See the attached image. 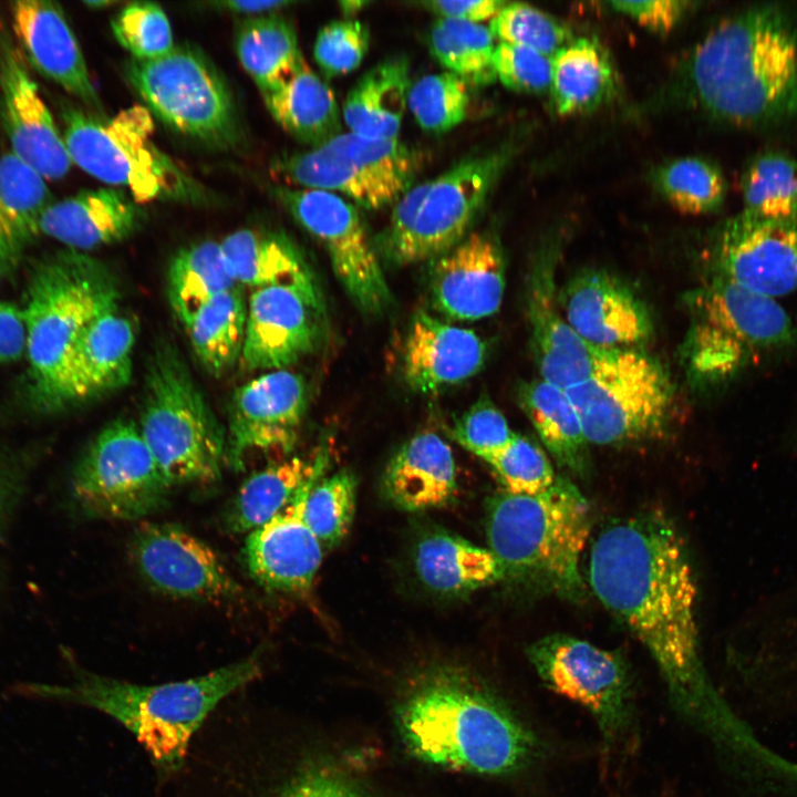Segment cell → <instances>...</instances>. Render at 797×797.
Returning a JSON list of instances; mask_svg holds the SVG:
<instances>
[{"label": "cell", "instance_id": "obj_12", "mask_svg": "<svg viewBox=\"0 0 797 797\" xmlns=\"http://www.w3.org/2000/svg\"><path fill=\"white\" fill-rule=\"evenodd\" d=\"M566 393L588 443L601 446L663 436L674 402L664 368L635 349L612 350L589 379Z\"/></svg>", "mask_w": 797, "mask_h": 797}, {"label": "cell", "instance_id": "obj_42", "mask_svg": "<svg viewBox=\"0 0 797 797\" xmlns=\"http://www.w3.org/2000/svg\"><path fill=\"white\" fill-rule=\"evenodd\" d=\"M427 42L434 58L468 86H483L496 80V44L489 28L438 18L431 25Z\"/></svg>", "mask_w": 797, "mask_h": 797}, {"label": "cell", "instance_id": "obj_37", "mask_svg": "<svg viewBox=\"0 0 797 797\" xmlns=\"http://www.w3.org/2000/svg\"><path fill=\"white\" fill-rule=\"evenodd\" d=\"M328 462L321 452L312 462L291 457L251 474L240 486L226 515L231 532H250L279 514L298 489Z\"/></svg>", "mask_w": 797, "mask_h": 797}, {"label": "cell", "instance_id": "obj_49", "mask_svg": "<svg viewBox=\"0 0 797 797\" xmlns=\"http://www.w3.org/2000/svg\"><path fill=\"white\" fill-rule=\"evenodd\" d=\"M486 463L497 474L505 490L511 494H539L552 486L558 477L544 451L517 434Z\"/></svg>", "mask_w": 797, "mask_h": 797}, {"label": "cell", "instance_id": "obj_38", "mask_svg": "<svg viewBox=\"0 0 797 797\" xmlns=\"http://www.w3.org/2000/svg\"><path fill=\"white\" fill-rule=\"evenodd\" d=\"M235 46L260 93L289 79L306 61L291 21L276 13L245 19L237 29Z\"/></svg>", "mask_w": 797, "mask_h": 797}, {"label": "cell", "instance_id": "obj_61", "mask_svg": "<svg viewBox=\"0 0 797 797\" xmlns=\"http://www.w3.org/2000/svg\"><path fill=\"white\" fill-rule=\"evenodd\" d=\"M1 272H2V270L0 269V275H1Z\"/></svg>", "mask_w": 797, "mask_h": 797}, {"label": "cell", "instance_id": "obj_10", "mask_svg": "<svg viewBox=\"0 0 797 797\" xmlns=\"http://www.w3.org/2000/svg\"><path fill=\"white\" fill-rule=\"evenodd\" d=\"M505 154L468 155L433 179L408 188L395 203L381 239L396 265L435 260L467 235L505 163Z\"/></svg>", "mask_w": 797, "mask_h": 797}, {"label": "cell", "instance_id": "obj_60", "mask_svg": "<svg viewBox=\"0 0 797 797\" xmlns=\"http://www.w3.org/2000/svg\"><path fill=\"white\" fill-rule=\"evenodd\" d=\"M117 2L111 1V0H96V1H84L83 4L86 6L89 9H104L105 7H110L113 4H116Z\"/></svg>", "mask_w": 797, "mask_h": 797}, {"label": "cell", "instance_id": "obj_56", "mask_svg": "<svg viewBox=\"0 0 797 797\" xmlns=\"http://www.w3.org/2000/svg\"><path fill=\"white\" fill-rule=\"evenodd\" d=\"M282 797H358L340 777L327 772L310 773L299 779Z\"/></svg>", "mask_w": 797, "mask_h": 797}, {"label": "cell", "instance_id": "obj_31", "mask_svg": "<svg viewBox=\"0 0 797 797\" xmlns=\"http://www.w3.org/2000/svg\"><path fill=\"white\" fill-rule=\"evenodd\" d=\"M411 84L404 55L390 58L365 72L343 104L342 118L349 132L370 138H398Z\"/></svg>", "mask_w": 797, "mask_h": 797}, {"label": "cell", "instance_id": "obj_46", "mask_svg": "<svg viewBox=\"0 0 797 797\" xmlns=\"http://www.w3.org/2000/svg\"><path fill=\"white\" fill-rule=\"evenodd\" d=\"M356 479L349 469H341L319 479L311 488L304 518L323 547H332L348 534L355 509Z\"/></svg>", "mask_w": 797, "mask_h": 797}, {"label": "cell", "instance_id": "obj_25", "mask_svg": "<svg viewBox=\"0 0 797 797\" xmlns=\"http://www.w3.org/2000/svg\"><path fill=\"white\" fill-rule=\"evenodd\" d=\"M555 282V263L541 258L527 286L530 346L540 379L567 390L589 379L612 350L581 339L562 315Z\"/></svg>", "mask_w": 797, "mask_h": 797}, {"label": "cell", "instance_id": "obj_15", "mask_svg": "<svg viewBox=\"0 0 797 797\" xmlns=\"http://www.w3.org/2000/svg\"><path fill=\"white\" fill-rule=\"evenodd\" d=\"M527 655L549 690L591 715L604 749H617L631 739L636 708L629 667L621 655L561 633L537 640Z\"/></svg>", "mask_w": 797, "mask_h": 797}, {"label": "cell", "instance_id": "obj_1", "mask_svg": "<svg viewBox=\"0 0 797 797\" xmlns=\"http://www.w3.org/2000/svg\"><path fill=\"white\" fill-rule=\"evenodd\" d=\"M588 581L648 650L677 714L717 736L727 729L701 659L697 586L673 520L652 508L608 522L591 546Z\"/></svg>", "mask_w": 797, "mask_h": 797}, {"label": "cell", "instance_id": "obj_43", "mask_svg": "<svg viewBox=\"0 0 797 797\" xmlns=\"http://www.w3.org/2000/svg\"><path fill=\"white\" fill-rule=\"evenodd\" d=\"M743 213L764 218L797 215V159L763 152L751 159L741 177Z\"/></svg>", "mask_w": 797, "mask_h": 797}, {"label": "cell", "instance_id": "obj_17", "mask_svg": "<svg viewBox=\"0 0 797 797\" xmlns=\"http://www.w3.org/2000/svg\"><path fill=\"white\" fill-rule=\"evenodd\" d=\"M128 552L143 579L167 597L222 604L245 596L215 550L176 524L137 525Z\"/></svg>", "mask_w": 797, "mask_h": 797}, {"label": "cell", "instance_id": "obj_8", "mask_svg": "<svg viewBox=\"0 0 797 797\" xmlns=\"http://www.w3.org/2000/svg\"><path fill=\"white\" fill-rule=\"evenodd\" d=\"M137 425L170 487L220 478L226 429L169 341H161L149 358Z\"/></svg>", "mask_w": 797, "mask_h": 797}, {"label": "cell", "instance_id": "obj_55", "mask_svg": "<svg viewBox=\"0 0 797 797\" xmlns=\"http://www.w3.org/2000/svg\"><path fill=\"white\" fill-rule=\"evenodd\" d=\"M506 3L500 0H432L423 1L420 4L438 18L480 23L495 18Z\"/></svg>", "mask_w": 797, "mask_h": 797}, {"label": "cell", "instance_id": "obj_59", "mask_svg": "<svg viewBox=\"0 0 797 797\" xmlns=\"http://www.w3.org/2000/svg\"><path fill=\"white\" fill-rule=\"evenodd\" d=\"M369 4H370L369 1H360V0H344V1L339 2L340 10L346 17V19H352L353 15L359 13L361 10H363Z\"/></svg>", "mask_w": 797, "mask_h": 797}, {"label": "cell", "instance_id": "obj_33", "mask_svg": "<svg viewBox=\"0 0 797 797\" xmlns=\"http://www.w3.org/2000/svg\"><path fill=\"white\" fill-rule=\"evenodd\" d=\"M53 196L45 179L11 152L0 157V269L15 266L41 234Z\"/></svg>", "mask_w": 797, "mask_h": 797}, {"label": "cell", "instance_id": "obj_21", "mask_svg": "<svg viewBox=\"0 0 797 797\" xmlns=\"http://www.w3.org/2000/svg\"><path fill=\"white\" fill-rule=\"evenodd\" d=\"M0 112L11 153L44 179L64 177L72 165L63 135L15 42L0 35Z\"/></svg>", "mask_w": 797, "mask_h": 797}, {"label": "cell", "instance_id": "obj_22", "mask_svg": "<svg viewBox=\"0 0 797 797\" xmlns=\"http://www.w3.org/2000/svg\"><path fill=\"white\" fill-rule=\"evenodd\" d=\"M327 463L298 489L290 503L248 536L242 557L250 577L268 590L302 596L320 569L323 546L304 518L307 497Z\"/></svg>", "mask_w": 797, "mask_h": 797}, {"label": "cell", "instance_id": "obj_34", "mask_svg": "<svg viewBox=\"0 0 797 797\" xmlns=\"http://www.w3.org/2000/svg\"><path fill=\"white\" fill-rule=\"evenodd\" d=\"M414 562L421 581L443 594L472 592L504 579L501 565L488 548L446 532L422 538Z\"/></svg>", "mask_w": 797, "mask_h": 797}, {"label": "cell", "instance_id": "obj_54", "mask_svg": "<svg viewBox=\"0 0 797 797\" xmlns=\"http://www.w3.org/2000/svg\"><path fill=\"white\" fill-rule=\"evenodd\" d=\"M27 351V328L22 309L0 300V364L14 362Z\"/></svg>", "mask_w": 797, "mask_h": 797}, {"label": "cell", "instance_id": "obj_48", "mask_svg": "<svg viewBox=\"0 0 797 797\" xmlns=\"http://www.w3.org/2000/svg\"><path fill=\"white\" fill-rule=\"evenodd\" d=\"M489 29L499 42L526 46L550 58L570 42L561 23L522 2L506 3L491 19Z\"/></svg>", "mask_w": 797, "mask_h": 797}, {"label": "cell", "instance_id": "obj_27", "mask_svg": "<svg viewBox=\"0 0 797 797\" xmlns=\"http://www.w3.org/2000/svg\"><path fill=\"white\" fill-rule=\"evenodd\" d=\"M136 325L120 303L85 327L58 380L53 403L84 401L125 386L132 376Z\"/></svg>", "mask_w": 797, "mask_h": 797}, {"label": "cell", "instance_id": "obj_2", "mask_svg": "<svg viewBox=\"0 0 797 797\" xmlns=\"http://www.w3.org/2000/svg\"><path fill=\"white\" fill-rule=\"evenodd\" d=\"M686 73L717 120L753 128L797 120V7L759 2L728 15L696 44Z\"/></svg>", "mask_w": 797, "mask_h": 797}, {"label": "cell", "instance_id": "obj_39", "mask_svg": "<svg viewBox=\"0 0 797 797\" xmlns=\"http://www.w3.org/2000/svg\"><path fill=\"white\" fill-rule=\"evenodd\" d=\"M246 320L244 288L237 286L207 301L185 328L197 360L209 374L220 376L240 360Z\"/></svg>", "mask_w": 797, "mask_h": 797}, {"label": "cell", "instance_id": "obj_6", "mask_svg": "<svg viewBox=\"0 0 797 797\" xmlns=\"http://www.w3.org/2000/svg\"><path fill=\"white\" fill-rule=\"evenodd\" d=\"M683 363L697 384L729 381L793 345L796 325L776 301L721 277L689 293Z\"/></svg>", "mask_w": 797, "mask_h": 797}, {"label": "cell", "instance_id": "obj_50", "mask_svg": "<svg viewBox=\"0 0 797 797\" xmlns=\"http://www.w3.org/2000/svg\"><path fill=\"white\" fill-rule=\"evenodd\" d=\"M370 44L368 27L354 19L329 22L314 41L313 56L325 77L345 75L362 63Z\"/></svg>", "mask_w": 797, "mask_h": 797}, {"label": "cell", "instance_id": "obj_9", "mask_svg": "<svg viewBox=\"0 0 797 797\" xmlns=\"http://www.w3.org/2000/svg\"><path fill=\"white\" fill-rule=\"evenodd\" d=\"M22 309L35 387L53 403L61 370L87 323L118 303L115 278L97 260L65 249L40 260Z\"/></svg>", "mask_w": 797, "mask_h": 797}, {"label": "cell", "instance_id": "obj_51", "mask_svg": "<svg viewBox=\"0 0 797 797\" xmlns=\"http://www.w3.org/2000/svg\"><path fill=\"white\" fill-rule=\"evenodd\" d=\"M451 434L462 447L485 462L515 436L505 415L488 397H480L465 411Z\"/></svg>", "mask_w": 797, "mask_h": 797}, {"label": "cell", "instance_id": "obj_23", "mask_svg": "<svg viewBox=\"0 0 797 797\" xmlns=\"http://www.w3.org/2000/svg\"><path fill=\"white\" fill-rule=\"evenodd\" d=\"M557 298L569 325L594 348L632 349L652 335L646 304L625 282L604 270L587 269L572 276Z\"/></svg>", "mask_w": 797, "mask_h": 797}, {"label": "cell", "instance_id": "obj_30", "mask_svg": "<svg viewBox=\"0 0 797 797\" xmlns=\"http://www.w3.org/2000/svg\"><path fill=\"white\" fill-rule=\"evenodd\" d=\"M391 501L407 511L443 506L456 489L449 445L434 432L413 436L391 458L383 479Z\"/></svg>", "mask_w": 797, "mask_h": 797}, {"label": "cell", "instance_id": "obj_4", "mask_svg": "<svg viewBox=\"0 0 797 797\" xmlns=\"http://www.w3.org/2000/svg\"><path fill=\"white\" fill-rule=\"evenodd\" d=\"M261 672V651L206 675L161 685H136L76 670L71 685L27 684L28 695L94 707L128 728L166 769L184 760L193 734L227 695Z\"/></svg>", "mask_w": 797, "mask_h": 797}, {"label": "cell", "instance_id": "obj_5", "mask_svg": "<svg viewBox=\"0 0 797 797\" xmlns=\"http://www.w3.org/2000/svg\"><path fill=\"white\" fill-rule=\"evenodd\" d=\"M590 532L588 500L561 477L536 495L500 491L487 507L488 549L501 565L504 578L565 599L584 594L580 562Z\"/></svg>", "mask_w": 797, "mask_h": 797}, {"label": "cell", "instance_id": "obj_40", "mask_svg": "<svg viewBox=\"0 0 797 797\" xmlns=\"http://www.w3.org/2000/svg\"><path fill=\"white\" fill-rule=\"evenodd\" d=\"M611 62L593 40L570 41L552 56L550 92L560 114H573L601 104L613 89Z\"/></svg>", "mask_w": 797, "mask_h": 797}, {"label": "cell", "instance_id": "obj_53", "mask_svg": "<svg viewBox=\"0 0 797 797\" xmlns=\"http://www.w3.org/2000/svg\"><path fill=\"white\" fill-rule=\"evenodd\" d=\"M613 9L631 17L639 24L659 33H666L685 11V2L677 0L611 1Z\"/></svg>", "mask_w": 797, "mask_h": 797}, {"label": "cell", "instance_id": "obj_18", "mask_svg": "<svg viewBox=\"0 0 797 797\" xmlns=\"http://www.w3.org/2000/svg\"><path fill=\"white\" fill-rule=\"evenodd\" d=\"M324 321L312 276L252 290L240 360L247 370L288 369L319 345Z\"/></svg>", "mask_w": 797, "mask_h": 797}, {"label": "cell", "instance_id": "obj_11", "mask_svg": "<svg viewBox=\"0 0 797 797\" xmlns=\"http://www.w3.org/2000/svg\"><path fill=\"white\" fill-rule=\"evenodd\" d=\"M124 74L144 106L165 125L219 149L237 146L242 130L231 91L216 66L197 49L175 45L147 61L131 59Z\"/></svg>", "mask_w": 797, "mask_h": 797}, {"label": "cell", "instance_id": "obj_45", "mask_svg": "<svg viewBox=\"0 0 797 797\" xmlns=\"http://www.w3.org/2000/svg\"><path fill=\"white\" fill-rule=\"evenodd\" d=\"M468 85L452 72L424 75L411 84L407 107L418 126L432 134L446 133L467 115Z\"/></svg>", "mask_w": 797, "mask_h": 797}, {"label": "cell", "instance_id": "obj_58", "mask_svg": "<svg viewBox=\"0 0 797 797\" xmlns=\"http://www.w3.org/2000/svg\"><path fill=\"white\" fill-rule=\"evenodd\" d=\"M0 465V528L17 504L21 485L17 476Z\"/></svg>", "mask_w": 797, "mask_h": 797}, {"label": "cell", "instance_id": "obj_7", "mask_svg": "<svg viewBox=\"0 0 797 797\" xmlns=\"http://www.w3.org/2000/svg\"><path fill=\"white\" fill-rule=\"evenodd\" d=\"M61 118L72 163L105 184L125 188L139 205L206 200L201 185L156 145L153 115L146 106L134 104L105 117L63 104Z\"/></svg>", "mask_w": 797, "mask_h": 797}, {"label": "cell", "instance_id": "obj_24", "mask_svg": "<svg viewBox=\"0 0 797 797\" xmlns=\"http://www.w3.org/2000/svg\"><path fill=\"white\" fill-rule=\"evenodd\" d=\"M505 290V260L496 237L473 231L435 259L429 291L434 308L449 319L474 321L496 313Z\"/></svg>", "mask_w": 797, "mask_h": 797}, {"label": "cell", "instance_id": "obj_3", "mask_svg": "<svg viewBox=\"0 0 797 797\" xmlns=\"http://www.w3.org/2000/svg\"><path fill=\"white\" fill-rule=\"evenodd\" d=\"M408 748L422 760L486 775L531 766L544 745L506 706L453 672L429 677L400 718Z\"/></svg>", "mask_w": 797, "mask_h": 797}, {"label": "cell", "instance_id": "obj_36", "mask_svg": "<svg viewBox=\"0 0 797 797\" xmlns=\"http://www.w3.org/2000/svg\"><path fill=\"white\" fill-rule=\"evenodd\" d=\"M237 284L252 290L287 284L311 276L298 249L283 235L242 228L220 241Z\"/></svg>", "mask_w": 797, "mask_h": 797}, {"label": "cell", "instance_id": "obj_44", "mask_svg": "<svg viewBox=\"0 0 797 797\" xmlns=\"http://www.w3.org/2000/svg\"><path fill=\"white\" fill-rule=\"evenodd\" d=\"M658 185L665 198L680 211L704 214L717 209L725 198L722 172L698 157H684L662 167Z\"/></svg>", "mask_w": 797, "mask_h": 797}, {"label": "cell", "instance_id": "obj_13", "mask_svg": "<svg viewBox=\"0 0 797 797\" xmlns=\"http://www.w3.org/2000/svg\"><path fill=\"white\" fill-rule=\"evenodd\" d=\"M418 163L416 153L398 138L349 132L275 159L271 173L284 186L343 195L355 206L376 210L394 204L412 187Z\"/></svg>", "mask_w": 797, "mask_h": 797}, {"label": "cell", "instance_id": "obj_26", "mask_svg": "<svg viewBox=\"0 0 797 797\" xmlns=\"http://www.w3.org/2000/svg\"><path fill=\"white\" fill-rule=\"evenodd\" d=\"M11 25L27 63L104 115L86 61L62 8L53 1L18 0L11 3Z\"/></svg>", "mask_w": 797, "mask_h": 797}, {"label": "cell", "instance_id": "obj_35", "mask_svg": "<svg viewBox=\"0 0 797 797\" xmlns=\"http://www.w3.org/2000/svg\"><path fill=\"white\" fill-rule=\"evenodd\" d=\"M517 400L551 456L561 466L583 474L589 443L566 390L542 379L531 380L519 385Z\"/></svg>", "mask_w": 797, "mask_h": 797}, {"label": "cell", "instance_id": "obj_19", "mask_svg": "<svg viewBox=\"0 0 797 797\" xmlns=\"http://www.w3.org/2000/svg\"><path fill=\"white\" fill-rule=\"evenodd\" d=\"M307 402L303 377L288 369L268 371L237 387L228 406L226 462L240 470L257 455L292 451Z\"/></svg>", "mask_w": 797, "mask_h": 797}, {"label": "cell", "instance_id": "obj_16", "mask_svg": "<svg viewBox=\"0 0 797 797\" xmlns=\"http://www.w3.org/2000/svg\"><path fill=\"white\" fill-rule=\"evenodd\" d=\"M275 195L325 248L335 276L355 306L368 314L386 310L391 291L358 207L319 189L281 185Z\"/></svg>", "mask_w": 797, "mask_h": 797}, {"label": "cell", "instance_id": "obj_32", "mask_svg": "<svg viewBox=\"0 0 797 797\" xmlns=\"http://www.w3.org/2000/svg\"><path fill=\"white\" fill-rule=\"evenodd\" d=\"M261 95L282 130L310 148L342 133L341 113L331 87L306 61L289 79Z\"/></svg>", "mask_w": 797, "mask_h": 797}, {"label": "cell", "instance_id": "obj_41", "mask_svg": "<svg viewBox=\"0 0 797 797\" xmlns=\"http://www.w3.org/2000/svg\"><path fill=\"white\" fill-rule=\"evenodd\" d=\"M237 286L217 241L205 240L187 246L173 257L168 266V302L184 328L207 301Z\"/></svg>", "mask_w": 797, "mask_h": 797}, {"label": "cell", "instance_id": "obj_57", "mask_svg": "<svg viewBox=\"0 0 797 797\" xmlns=\"http://www.w3.org/2000/svg\"><path fill=\"white\" fill-rule=\"evenodd\" d=\"M293 4V1L286 0H235V1H218L211 2L210 6L215 9L226 10L240 14H249L251 17L266 15L275 13V11Z\"/></svg>", "mask_w": 797, "mask_h": 797}, {"label": "cell", "instance_id": "obj_52", "mask_svg": "<svg viewBox=\"0 0 797 797\" xmlns=\"http://www.w3.org/2000/svg\"><path fill=\"white\" fill-rule=\"evenodd\" d=\"M496 79L506 87L521 93L550 90L552 58L532 49L499 42L494 54Z\"/></svg>", "mask_w": 797, "mask_h": 797}, {"label": "cell", "instance_id": "obj_29", "mask_svg": "<svg viewBox=\"0 0 797 797\" xmlns=\"http://www.w3.org/2000/svg\"><path fill=\"white\" fill-rule=\"evenodd\" d=\"M145 219L142 205L125 190L86 189L53 201L41 220V234L82 252L127 239Z\"/></svg>", "mask_w": 797, "mask_h": 797}, {"label": "cell", "instance_id": "obj_47", "mask_svg": "<svg viewBox=\"0 0 797 797\" xmlns=\"http://www.w3.org/2000/svg\"><path fill=\"white\" fill-rule=\"evenodd\" d=\"M112 32L132 59L147 61L170 52L175 44L164 10L153 2H131L113 18Z\"/></svg>", "mask_w": 797, "mask_h": 797}, {"label": "cell", "instance_id": "obj_20", "mask_svg": "<svg viewBox=\"0 0 797 797\" xmlns=\"http://www.w3.org/2000/svg\"><path fill=\"white\" fill-rule=\"evenodd\" d=\"M714 275L777 299L797 290V215L764 218L741 211L721 229Z\"/></svg>", "mask_w": 797, "mask_h": 797}, {"label": "cell", "instance_id": "obj_14", "mask_svg": "<svg viewBox=\"0 0 797 797\" xmlns=\"http://www.w3.org/2000/svg\"><path fill=\"white\" fill-rule=\"evenodd\" d=\"M170 486L138 425L118 418L100 431L75 464L70 494L87 517L139 520L161 509Z\"/></svg>", "mask_w": 797, "mask_h": 797}, {"label": "cell", "instance_id": "obj_28", "mask_svg": "<svg viewBox=\"0 0 797 797\" xmlns=\"http://www.w3.org/2000/svg\"><path fill=\"white\" fill-rule=\"evenodd\" d=\"M485 358L486 345L476 332L420 311L405 341L403 372L414 391L435 393L475 375Z\"/></svg>", "mask_w": 797, "mask_h": 797}]
</instances>
